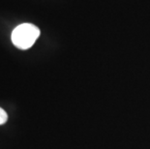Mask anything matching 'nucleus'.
Returning <instances> with one entry per match:
<instances>
[{
  "mask_svg": "<svg viewBox=\"0 0 150 149\" xmlns=\"http://www.w3.org/2000/svg\"><path fill=\"white\" fill-rule=\"evenodd\" d=\"M40 36V29L34 24H20L12 32L13 44L21 49H28L32 47L38 37Z\"/></svg>",
  "mask_w": 150,
  "mask_h": 149,
  "instance_id": "nucleus-1",
  "label": "nucleus"
},
{
  "mask_svg": "<svg viewBox=\"0 0 150 149\" xmlns=\"http://www.w3.org/2000/svg\"><path fill=\"white\" fill-rule=\"evenodd\" d=\"M8 120V115L6 112L3 109L0 107V125H3L5 124L6 121Z\"/></svg>",
  "mask_w": 150,
  "mask_h": 149,
  "instance_id": "nucleus-2",
  "label": "nucleus"
}]
</instances>
